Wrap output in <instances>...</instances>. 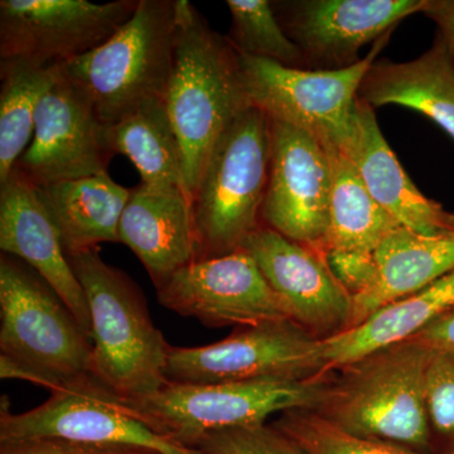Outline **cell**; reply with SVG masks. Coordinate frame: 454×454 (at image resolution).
<instances>
[{
    "mask_svg": "<svg viewBox=\"0 0 454 454\" xmlns=\"http://www.w3.org/2000/svg\"><path fill=\"white\" fill-rule=\"evenodd\" d=\"M177 37L166 107L184 157V177L195 196L215 145L250 106L240 55L188 0H176Z\"/></svg>",
    "mask_w": 454,
    "mask_h": 454,
    "instance_id": "6da1fadb",
    "label": "cell"
},
{
    "mask_svg": "<svg viewBox=\"0 0 454 454\" xmlns=\"http://www.w3.org/2000/svg\"><path fill=\"white\" fill-rule=\"evenodd\" d=\"M429 354L414 339L373 349L331 372L313 411L358 437L435 454L424 399Z\"/></svg>",
    "mask_w": 454,
    "mask_h": 454,
    "instance_id": "7a4b0ae2",
    "label": "cell"
},
{
    "mask_svg": "<svg viewBox=\"0 0 454 454\" xmlns=\"http://www.w3.org/2000/svg\"><path fill=\"white\" fill-rule=\"evenodd\" d=\"M67 259L89 304L92 376L124 403L158 393L168 382L170 345L152 321L139 286L104 262L98 247Z\"/></svg>",
    "mask_w": 454,
    "mask_h": 454,
    "instance_id": "3957f363",
    "label": "cell"
},
{
    "mask_svg": "<svg viewBox=\"0 0 454 454\" xmlns=\"http://www.w3.org/2000/svg\"><path fill=\"white\" fill-rule=\"evenodd\" d=\"M176 37V0H139L115 35L59 71L113 127L146 104L166 101Z\"/></svg>",
    "mask_w": 454,
    "mask_h": 454,
    "instance_id": "277c9868",
    "label": "cell"
},
{
    "mask_svg": "<svg viewBox=\"0 0 454 454\" xmlns=\"http://www.w3.org/2000/svg\"><path fill=\"white\" fill-rule=\"evenodd\" d=\"M269 166L270 119L250 106L215 145L193 196L197 260L236 252L262 226Z\"/></svg>",
    "mask_w": 454,
    "mask_h": 454,
    "instance_id": "5b68a950",
    "label": "cell"
},
{
    "mask_svg": "<svg viewBox=\"0 0 454 454\" xmlns=\"http://www.w3.org/2000/svg\"><path fill=\"white\" fill-rule=\"evenodd\" d=\"M330 375L217 384L168 381L153 395L125 404L155 433L188 447L215 430L265 423L271 415L294 409L315 411Z\"/></svg>",
    "mask_w": 454,
    "mask_h": 454,
    "instance_id": "8992f818",
    "label": "cell"
},
{
    "mask_svg": "<svg viewBox=\"0 0 454 454\" xmlns=\"http://www.w3.org/2000/svg\"><path fill=\"white\" fill-rule=\"evenodd\" d=\"M0 354L62 389L91 372L92 340L59 294L22 260L0 256Z\"/></svg>",
    "mask_w": 454,
    "mask_h": 454,
    "instance_id": "52a82bcc",
    "label": "cell"
},
{
    "mask_svg": "<svg viewBox=\"0 0 454 454\" xmlns=\"http://www.w3.org/2000/svg\"><path fill=\"white\" fill-rule=\"evenodd\" d=\"M390 35L373 43L358 64L343 70L286 67L239 53L245 94L250 106L273 121L307 131L327 148H340L351 130L361 82Z\"/></svg>",
    "mask_w": 454,
    "mask_h": 454,
    "instance_id": "ba28073f",
    "label": "cell"
},
{
    "mask_svg": "<svg viewBox=\"0 0 454 454\" xmlns=\"http://www.w3.org/2000/svg\"><path fill=\"white\" fill-rule=\"evenodd\" d=\"M322 340L292 319L238 327L196 348L169 346L166 376L184 384L310 379L324 375Z\"/></svg>",
    "mask_w": 454,
    "mask_h": 454,
    "instance_id": "9c48e42d",
    "label": "cell"
},
{
    "mask_svg": "<svg viewBox=\"0 0 454 454\" xmlns=\"http://www.w3.org/2000/svg\"><path fill=\"white\" fill-rule=\"evenodd\" d=\"M56 438L95 444H127L162 454H203L155 433L129 405L95 378L51 393L37 408L14 414L8 397L0 408V443Z\"/></svg>",
    "mask_w": 454,
    "mask_h": 454,
    "instance_id": "30bf717a",
    "label": "cell"
},
{
    "mask_svg": "<svg viewBox=\"0 0 454 454\" xmlns=\"http://www.w3.org/2000/svg\"><path fill=\"white\" fill-rule=\"evenodd\" d=\"M139 0H2L0 62L59 67L109 40L133 16Z\"/></svg>",
    "mask_w": 454,
    "mask_h": 454,
    "instance_id": "8fae6325",
    "label": "cell"
},
{
    "mask_svg": "<svg viewBox=\"0 0 454 454\" xmlns=\"http://www.w3.org/2000/svg\"><path fill=\"white\" fill-rule=\"evenodd\" d=\"M428 0H279L280 26L300 49L307 70L334 71L361 61L360 51L422 13Z\"/></svg>",
    "mask_w": 454,
    "mask_h": 454,
    "instance_id": "7c38bea8",
    "label": "cell"
},
{
    "mask_svg": "<svg viewBox=\"0 0 454 454\" xmlns=\"http://www.w3.org/2000/svg\"><path fill=\"white\" fill-rule=\"evenodd\" d=\"M331 187L333 163L325 146L307 131L270 119L262 226L325 253Z\"/></svg>",
    "mask_w": 454,
    "mask_h": 454,
    "instance_id": "4fadbf2b",
    "label": "cell"
},
{
    "mask_svg": "<svg viewBox=\"0 0 454 454\" xmlns=\"http://www.w3.org/2000/svg\"><path fill=\"white\" fill-rule=\"evenodd\" d=\"M114 155L112 127L59 71L38 104L31 143L13 170L38 188L107 173Z\"/></svg>",
    "mask_w": 454,
    "mask_h": 454,
    "instance_id": "5bb4252c",
    "label": "cell"
},
{
    "mask_svg": "<svg viewBox=\"0 0 454 454\" xmlns=\"http://www.w3.org/2000/svg\"><path fill=\"white\" fill-rule=\"evenodd\" d=\"M155 289L164 309L211 328L291 319L255 260L244 249L195 260Z\"/></svg>",
    "mask_w": 454,
    "mask_h": 454,
    "instance_id": "9a60e30c",
    "label": "cell"
},
{
    "mask_svg": "<svg viewBox=\"0 0 454 454\" xmlns=\"http://www.w3.org/2000/svg\"><path fill=\"white\" fill-rule=\"evenodd\" d=\"M240 249L250 254L293 322L316 339L348 331L352 298L325 253L260 226Z\"/></svg>",
    "mask_w": 454,
    "mask_h": 454,
    "instance_id": "2e32d148",
    "label": "cell"
},
{
    "mask_svg": "<svg viewBox=\"0 0 454 454\" xmlns=\"http://www.w3.org/2000/svg\"><path fill=\"white\" fill-rule=\"evenodd\" d=\"M0 249L25 262L46 280L91 339L88 301L59 230L37 188L14 170L0 184Z\"/></svg>",
    "mask_w": 454,
    "mask_h": 454,
    "instance_id": "e0dca14e",
    "label": "cell"
},
{
    "mask_svg": "<svg viewBox=\"0 0 454 454\" xmlns=\"http://www.w3.org/2000/svg\"><path fill=\"white\" fill-rule=\"evenodd\" d=\"M370 195L400 225L422 235L453 231L454 214L418 190L382 136L375 109L357 98L351 130L340 148Z\"/></svg>",
    "mask_w": 454,
    "mask_h": 454,
    "instance_id": "ac0fdd59",
    "label": "cell"
},
{
    "mask_svg": "<svg viewBox=\"0 0 454 454\" xmlns=\"http://www.w3.org/2000/svg\"><path fill=\"white\" fill-rule=\"evenodd\" d=\"M453 269L454 230L422 235L396 227L372 253L365 286L352 298L348 331L382 307L422 291Z\"/></svg>",
    "mask_w": 454,
    "mask_h": 454,
    "instance_id": "d6986e66",
    "label": "cell"
},
{
    "mask_svg": "<svg viewBox=\"0 0 454 454\" xmlns=\"http://www.w3.org/2000/svg\"><path fill=\"white\" fill-rule=\"evenodd\" d=\"M119 243L138 256L155 288L199 259L192 201L181 193L131 188Z\"/></svg>",
    "mask_w": 454,
    "mask_h": 454,
    "instance_id": "ffe728a7",
    "label": "cell"
},
{
    "mask_svg": "<svg viewBox=\"0 0 454 454\" xmlns=\"http://www.w3.org/2000/svg\"><path fill=\"white\" fill-rule=\"evenodd\" d=\"M358 98L372 109L397 106L415 110L454 139V65L438 32L430 49L411 61L376 59Z\"/></svg>",
    "mask_w": 454,
    "mask_h": 454,
    "instance_id": "44dd1931",
    "label": "cell"
},
{
    "mask_svg": "<svg viewBox=\"0 0 454 454\" xmlns=\"http://www.w3.org/2000/svg\"><path fill=\"white\" fill-rule=\"evenodd\" d=\"M37 191L59 230L66 253L119 243V223L131 188L116 184L109 173L55 182Z\"/></svg>",
    "mask_w": 454,
    "mask_h": 454,
    "instance_id": "7402d4cb",
    "label": "cell"
},
{
    "mask_svg": "<svg viewBox=\"0 0 454 454\" xmlns=\"http://www.w3.org/2000/svg\"><path fill=\"white\" fill-rule=\"evenodd\" d=\"M454 309V269L422 291L382 307L363 324L322 340L324 375L373 349L402 342Z\"/></svg>",
    "mask_w": 454,
    "mask_h": 454,
    "instance_id": "603a6c76",
    "label": "cell"
},
{
    "mask_svg": "<svg viewBox=\"0 0 454 454\" xmlns=\"http://www.w3.org/2000/svg\"><path fill=\"white\" fill-rule=\"evenodd\" d=\"M115 154L125 155L138 169L143 186L191 197L184 157L166 101H153L112 127Z\"/></svg>",
    "mask_w": 454,
    "mask_h": 454,
    "instance_id": "cb8c5ba5",
    "label": "cell"
},
{
    "mask_svg": "<svg viewBox=\"0 0 454 454\" xmlns=\"http://www.w3.org/2000/svg\"><path fill=\"white\" fill-rule=\"evenodd\" d=\"M325 149L333 163V187L325 253H372L402 225L372 199L348 158L337 149Z\"/></svg>",
    "mask_w": 454,
    "mask_h": 454,
    "instance_id": "d4e9b609",
    "label": "cell"
},
{
    "mask_svg": "<svg viewBox=\"0 0 454 454\" xmlns=\"http://www.w3.org/2000/svg\"><path fill=\"white\" fill-rule=\"evenodd\" d=\"M59 77V67L0 62V184L7 182L31 143L35 110Z\"/></svg>",
    "mask_w": 454,
    "mask_h": 454,
    "instance_id": "484cf974",
    "label": "cell"
},
{
    "mask_svg": "<svg viewBox=\"0 0 454 454\" xmlns=\"http://www.w3.org/2000/svg\"><path fill=\"white\" fill-rule=\"evenodd\" d=\"M231 13L230 43L240 55L306 68L303 56L280 26L270 0H227Z\"/></svg>",
    "mask_w": 454,
    "mask_h": 454,
    "instance_id": "4316f807",
    "label": "cell"
},
{
    "mask_svg": "<svg viewBox=\"0 0 454 454\" xmlns=\"http://www.w3.org/2000/svg\"><path fill=\"white\" fill-rule=\"evenodd\" d=\"M271 424L309 454H422L389 442L351 434L309 409L286 411Z\"/></svg>",
    "mask_w": 454,
    "mask_h": 454,
    "instance_id": "83f0119b",
    "label": "cell"
},
{
    "mask_svg": "<svg viewBox=\"0 0 454 454\" xmlns=\"http://www.w3.org/2000/svg\"><path fill=\"white\" fill-rule=\"evenodd\" d=\"M424 399L435 454L454 448V351L430 349Z\"/></svg>",
    "mask_w": 454,
    "mask_h": 454,
    "instance_id": "f1b7e54d",
    "label": "cell"
},
{
    "mask_svg": "<svg viewBox=\"0 0 454 454\" xmlns=\"http://www.w3.org/2000/svg\"><path fill=\"white\" fill-rule=\"evenodd\" d=\"M188 448L203 454H309L271 423L215 430L193 439Z\"/></svg>",
    "mask_w": 454,
    "mask_h": 454,
    "instance_id": "f546056e",
    "label": "cell"
},
{
    "mask_svg": "<svg viewBox=\"0 0 454 454\" xmlns=\"http://www.w3.org/2000/svg\"><path fill=\"white\" fill-rule=\"evenodd\" d=\"M0 454H162L127 444H95L65 439L41 438L0 443Z\"/></svg>",
    "mask_w": 454,
    "mask_h": 454,
    "instance_id": "4dcf8cb0",
    "label": "cell"
},
{
    "mask_svg": "<svg viewBox=\"0 0 454 454\" xmlns=\"http://www.w3.org/2000/svg\"><path fill=\"white\" fill-rule=\"evenodd\" d=\"M411 339L419 340L430 349L454 351V309L439 317Z\"/></svg>",
    "mask_w": 454,
    "mask_h": 454,
    "instance_id": "1f68e13d",
    "label": "cell"
},
{
    "mask_svg": "<svg viewBox=\"0 0 454 454\" xmlns=\"http://www.w3.org/2000/svg\"><path fill=\"white\" fill-rule=\"evenodd\" d=\"M423 14L438 26L454 65V0H428Z\"/></svg>",
    "mask_w": 454,
    "mask_h": 454,
    "instance_id": "d6a6232c",
    "label": "cell"
},
{
    "mask_svg": "<svg viewBox=\"0 0 454 454\" xmlns=\"http://www.w3.org/2000/svg\"><path fill=\"white\" fill-rule=\"evenodd\" d=\"M0 378L3 380H11L12 379V380L31 382L33 385H38V387L50 390L51 393L59 390V387L55 381L37 372L35 367L3 354H0Z\"/></svg>",
    "mask_w": 454,
    "mask_h": 454,
    "instance_id": "836d02e7",
    "label": "cell"
},
{
    "mask_svg": "<svg viewBox=\"0 0 454 454\" xmlns=\"http://www.w3.org/2000/svg\"><path fill=\"white\" fill-rule=\"evenodd\" d=\"M446 454H454V448H453V450H450V452H448V453H446Z\"/></svg>",
    "mask_w": 454,
    "mask_h": 454,
    "instance_id": "e575fe53",
    "label": "cell"
}]
</instances>
